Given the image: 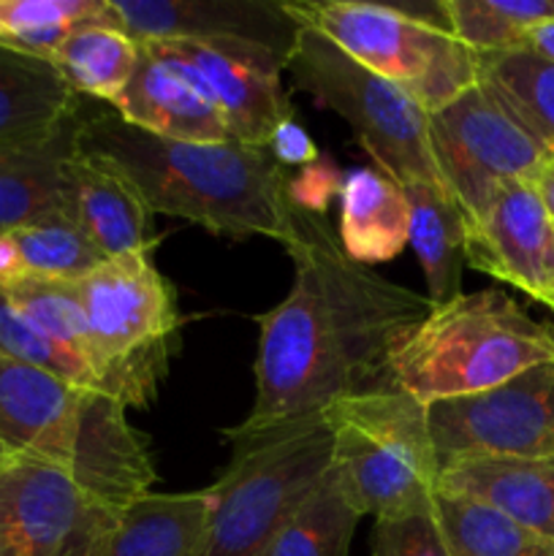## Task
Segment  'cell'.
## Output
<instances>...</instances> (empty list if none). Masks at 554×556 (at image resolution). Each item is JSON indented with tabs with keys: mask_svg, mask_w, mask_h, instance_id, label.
<instances>
[{
	"mask_svg": "<svg viewBox=\"0 0 554 556\" xmlns=\"http://www.w3.org/2000/svg\"><path fill=\"white\" fill-rule=\"evenodd\" d=\"M282 248L293 286L259 315L255 402L239 427L318 416L337 400L386 389L396 345L429 315V299L345 255L324 215L291 204Z\"/></svg>",
	"mask_w": 554,
	"mask_h": 556,
	"instance_id": "6da1fadb",
	"label": "cell"
},
{
	"mask_svg": "<svg viewBox=\"0 0 554 556\" xmlns=\"http://www.w3.org/2000/svg\"><path fill=\"white\" fill-rule=\"evenodd\" d=\"M79 150L117 168L152 215L179 217L234 239H286L288 179L266 147L163 139L128 125L109 106L87 109Z\"/></svg>",
	"mask_w": 554,
	"mask_h": 556,
	"instance_id": "7a4b0ae2",
	"label": "cell"
},
{
	"mask_svg": "<svg viewBox=\"0 0 554 556\" xmlns=\"http://www.w3.org/2000/svg\"><path fill=\"white\" fill-rule=\"evenodd\" d=\"M554 362V329L498 288L462 293L396 345L386 386L421 405L481 394Z\"/></svg>",
	"mask_w": 554,
	"mask_h": 556,
	"instance_id": "3957f363",
	"label": "cell"
},
{
	"mask_svg": "<svg viewBox=\"0 0 554 556\" xmlns=\"http://www.w3.org/2000/svg\"><path fill=\"white\" fill-rule=\"evenodd\" d=\"M234 456L206 489L210 516L201 556H255L331 472L324 413L264 429H228Z\"/></svg>",
	"mask_w": 554,
	"mask_h": 556,
	"instance_id": "277c9868",
	"label": "cell"
},
{
	"mask_svg": "<svg viewBox=\"0 0 554 556\" xmlns=\"http://www.w3.org/2000/svg\"><path fill=\"white\" fill-rule=\"evenodd\" d=\"M324 416L331 472L358 514L380 521L432 510L440 465L427 405L386 386L337 400Z\"/></svg>",
	"mask_w": 554,
	"mask_h": 556,
	"instance_id": "5b68a950",
	"label": "cell"
},
{
	"mask_svg": "<svg viewBox=\"0 0 554 556\" xmlns=\"http://www.w3.org/2000/svg\"><path fill=\"white\" fill-rule=\"evenodd\" d=\"M299 25L313 27L373 74L402 87L427 114L478 81L476 54L456 41L443 14L367 0H286Z\"/></svg>",
	"mask_w": 554,
	"mask_h": 556,
	"instance_id": "8992f818",
	"label": "cell"
},
{
	"mask_svg": "<svg viewBox=\"0 0 554 556\" xmlns=\"http://www.w3.org/2000/svg\"><path fill=\"white\" fill-rule=\"evenodd\" d=\"M87 318L101 394L144 407L168 372L179 318L174 291L147 253L109 258L74 282Z\"/></svg>",
	"mask_w": 554,
	"mask_h": 556,
	"instance_id": "52a82bcc",
	"label": "cell"
},
{
	"mask_svg": "<svg viewBox=\"0 0 554 556\" xmlns=\"http://www.w3.org/2000/svg\"><path fill=\"white\" fill-rule=\"evenodd\" d=\"M288 71L299 90L351 125L375 168L400 185L427 182L449 193L429 144V114L402 87L358 65L329 38L304 25Z\"/></svg>",
	"mask_w": 554,
	"mask_h": 556,
	"instance_id": "ba28073f",
	"label": "cell"
},
{
	"mask_svg": "<svg viewBox=\"0 0 554 556\" xmlns=\"http://www.w3.org/2000/svg\"><path fill=\"white\" fill-rule=\"evenodd\" d=\"M429 144L467 223L481 217L503 185H532L554 157L481 81L429 114Z\"/></svg>",
	"mask_w": 554,
	"mask_h": 556,
	"instance_id": "9c48e42d",
	"label": "cell"
},
{
	"mask_svg": "<svg viewBox=\"0 0 554 556\" xmlns=\"http://www.w3.org/2000/svg\"><path fill=\"white\" fill-rule=\"evenodd\" d=\"M440 470L462 462L554 456V362L481 394L427 405Z\"/></svg>",
	"mask_w": 554,
	"mask_h": 556,
	"instance_id": "30bf717a",
	"label": "cell"
},
{
	"mask_svg": "<svg viewBox=\"0 0 554 556\" xmlns=\"http://www.w3.org/2000/svg\"><path fill=\"white\" fill-rule=\"evenodd\" d=\"M114 519L85 503L63 467L11 456L0 470V556H85Z\"/></svg>",
	"mask_w": 554,
	"mask_h": 556,
	"instance_id": "8fae6325",
	"label": "cell"
},
{
	"mask_svg": "<svg viewBox=\"0 0 554 556\" xmlns=\"http://www.w3.org/2000/svg\"><path fill=\"white\" fill-rule=\"evenodd\" d=\"M112 9L136 43H244L272 52L286 68L302 30L286 0H112Z\"/></svg>",
	"mask_w": 554,
	"mask_h": 556,
	"instance_id": "7c38bea8",
	"label": "cell"
},
{
	"mask_svg": "<svg viewBox=\"0 0 554 556\" xmlns=\"http://www.w3.org/2000/svg\"><path fill=\"white\" fill-rule=\"evenodd\" d=\"M147 47L182 60L206 81L231 141L266 147L277 123L293 114L280 79L286 63L272 52L244 43L201 41H150Z\"/></svg>",
	"mask_w": 554,
	"mask_h": 556,
	"instance_id": "4fadbf2b",
	"label": "cell"
},
{
	"mask_svg": "<svg viewBox=\"0 0 554 556\" xmlns=\"http://www.w3.org/2000/svg\"><path fill=\"white\" fill-rule=\"evenodd\" d=\"M465 258L554 307V223L530 182L503 185L481 217L467 223Z\"/></svg>",
	"mask_w": 554,
	"mask_h": 556,
	"instance_id": "5bb4252c",
	"label": "cell"
},
{
	"mask_svg": "<svg viewBox=\"0 0 554 556\" xmlns=\"http://www.w3.org/2000/svg\"><path fill=\"white\" fill-rule=\"evenodd\" d=\"M125 410L128 407L114 396H81L68 462V476L85 503L112 516L150 497L158 478L150 445Z\"/></svg>",
	"mask_w": 554,
	"mask_h": 556,
	"instance_id": "9a60e30c",
	"label": "cell"
},
{
	"mask_svg": "<svg viewBox=\"0 0 554 556\" xmlns=\"http://www.w3.org/2000/svg\"><path fill=\"white\" fill-rule=\"evenodd\" d=\"M65 380L0 353V445L68 470L81 396Z\"/></svg>",
	"mask_w": 554,
	"mask_h": 556,
	"instance_id": "2e32d148",
	"label": "cell"
},
{
	"mask_svg": "<svg viewBox=\"0 0 554 556\" xmlns=\"http://www.w3.org/2000/svg\"><path fill=\"white\" fill-rule=\"evenodd\" d=\"M65 212L106 258L152 250V212L134 185L79 147L65 166Z\"/></svg>",
	"mask_w": 554,
	"mask_h": 556,
	"instance_id": "e0dca14e",
	"label": "cell"
},
{
	"mask_svg": "<svg viewBox=\"0 0 554 556\" xmlns=\"http://www.w3.org/2000/svg\"><path fill=\"white\" fill-rule=\"evenodd\" d=\"M87 103L49 136L0 144V233L65 212V166L79 147Z\"/></svg>",
	"mask_w": 554,
	"mask_h": 556,
	"instance_id": "ac0fdd59",
	"label": "cell"
},
{
	"mask_svg": "<svg viewBox=\"0 0 554 556\" xmlns=\"http://www.w3.org/2000/svg\"><path fill=\"white\" fill-rule=\"evenodd\" d=\"M114 112L128 125L174 141L221 144L231 141L226 119L177 71L166 68L139 47V63L128 87L114 103Z\"/></svg>",
	"mask_w": 554,
	"mask_h": 556,
	"instance_id": "d6986e66",
	"label": "cell"
},
{
	"mask_svg": "<svg viewBox=\"0 0 554 556\" xmlns=\"http://www.w3.org/2000/svg\"><path fill=\"white\" fill-rule=\"evenodd\" d=\"M438 489L481 500L554 543V456L462 462L440 470Z\"/></svg>",
	"mask_w": 554,
	"mask_h": 556,
	"instance_id": "ffe728a7",
	"label": "cell"
},
{
	"mask_svg": "<svg viewBox=\"0 0 554 556\" xmlns=\"http://www.w3.org/2000/svg\"><path fill=\"white\" fill-rule=\"evenodd\" d=\"M210 500L196 494H150L119 514L85 556H201Z\"/></svg>",
	"mask_w": 554,
	"mask_h": 556,
	"instance_id": "44dd1931",
	"label": "cell"
},
{
	"mask_svg": "<svg viewBox=\"0 0 554 556\" xmlns=\"http://www.w3.org/2000/svg\"><path fill=\"white\" fill-rule=\"evenodd\" d=\"M340 244L356 264H383L411 244V206L400 182L380 168H353L342 177Z\"/></svg>",
	"mask_w": 554,
	"mask_h": 556,
	"instance_id": "7402d4cb",
	"label": "cell"
},
{
	"mask_svg": "<svg viewBox=\"0 0 554 556\" xmlns=\"http://www.w3.org/2000/svg\"><path fill=\"white\" fill-rule=\"evenodd\" d=\"M81 98L49 60L0 47V144L49 136Z\"/></svg>",
	"mask_w": 554,
	"mask_h": 556,
	"instance_id": "603a6c76",
	"label": "cell"
},
{
	"mask_svg": "<svg viewBox=\"0 0 554 556\" xmlns=\"http://www.w3.org/2000/svg\"><path fill=\"white\" fill-rule=\"evenodd\" d=\"M411 206V248L427 280L429 307H443L462 296V266L467 220L454 195L427 182L402 185Z\"/></svg>",
	"mask_w": 554,
	"mask_h": 556,
	"instance_id": "cb8c5ba5",
	"label": "cell"
},
{
	"mask_svg": "<svg viewBox=\"0 0 554 556\" xmlns=\"http://www.w3.org/2000/svg\"><path fill=\"white\" fill-rule=\"evenodd\" d=\"M139 63V43L112 20H90L76 25L52 58L54 68L85 98L114 106Z\"/></svg>",
	"mask_w": 554,
	"mask_h": 556,
	"instance_id": "d4e9b609",
	"label": "cell"
},
{
	"mask_svg": "<svg viewBox=\"0 0 554 556\" xmlns=\"http://www.w3.org/2000/svg\"><path fill=\"white\" fill-rule=\"evenodd\" d=\"M478 81L554 155V60L530 47L476 54Z\"/></svg>",
	"mask_w": 554,
	"mask_h": 556,
	"instance_id": "484cf974",
	"label": "cell"
},
{
	"mask_svg": "<svg viewBox=\"0 0 554 556\" xmlns=\"http://www.w3.org/2000/svg\"><path fill=\"white\" fill-rule=\"evenodd\" d=\"M432 514L451 556H554V543L481 500L438 489Z\"/></svg>",
	"mask_w": 554,
	"mask_h": 556,
	"instance_id": "4316f807",
	"label": "cell"
},
{
	"mask_svg": "<svg viewBox=\"0 0 554 556\" xmlns=\"http://www.w3.org/2000/svg\"><path fill=\"white\" fill-rule=\"evenodd\" d=\"M358 514L342 494L335 472L318 492L264 543L255 556H348Z\"/></svg>",
	"mask_w": 554,
	"mask_h": 556,
	"instance_id": "83f0119b",
	"label": "cell"
},
{
	"mask_svg": "<svg viewBox=\"0 0 554 556\" xmlns=\"http://www.w3.org/2000/svg\"><path fill=\"white\" fill-rule=\"evenodd\" d=\"M440 14L473 54L505 52L525 47L532 27L554 20V0H440Z\"/></svg>",
	"mask_w": 554,
	"mask_h": 556,
	"instance_id": "f1b7e54d",
	"label": "cell"
},
{
	"mask_svg": "<svg viewBox=\"0 0 554 556\" xmlns=\"http://www.w3.org/2000/svg\"><path fill=\"white\" fill-rule=\"evenodd\" d=\"M112 16V0H0V47L52 63L76 25Z\"/></svg>",
	"mask_w": 554,
	"mask_h": 556,
	"instance_id": "f546056e",
	"label": "cell"
},
{
	"mask_svg": "<svg viewBox=\"0 0 554 556\" xmlns=\"http://www.w3.org/2000/svg\"><path fill=\"white\" fill-rule=\"evenodd\" d=\"M25 275L43 280L76 282L109 261L85 228L68 215H52L11 231Z\"/></svg>",
	"mask_w": 554,
	"mask_h": 556,
	"instance_id": "4dcf8cb0",
	"label": "cell"
},
{
	"mask_svg": "<svg viewBox=\"0 0 554 556\" xmlns=\"http://www.w3.org/2000/svg\"><path fill=\"white\" fill-rule=\"evenodd\" d=\"M14 307L25 315L30 324H36L43 334L71 356L81 358L92 367V345L90 331H87L85 309H81L79 293L74 282L43 280V277H20L3 288ZM96 369V367H92Z\"/></svg>",
	"mask_w": 554,
	"mask_h": 556,
	"instance_id": "1f68e13d",
	"label": "cell"
},
{
	"mask_svg": "<svg viewBox=\"0 0 554 556\" xmlns=\"http://www.w3.org/2000/svg\"><path fill=\"white\" fill-rule=\"evenodd\" d=\"M0 353L22 364H30V367L43 369V372L54 375V378L65 380V383H71L79 391H87V394H101L96 369L87 362H81V358L71 356L58 342L49 340L36 324H30L14 307V302H11L3 288H0Z\"/></svg>",
	"mask_w": 554,
	"mask_h": 556,
	"instance_id": "d6a6232c",
	"label": "cell"
},
{
	"mask_svg": "<svg viewBox=\"0 0 554 556\" xmlns=\"http://www.w3.org/2000/svg\"><path fill=\"white\" fill-rule=\"evenodd\" d=\"M373 556H451L432 510L375 521Z\"/></svg>",
	"mask_w": 554,
	"mask_h": 556,
	"instance_id": "836d02e7",
	"label": "cell"
},
{
	"mask_svg": "<svg viewBox=\"0 0 554 556\" xmlns=\"http://www.w3.org/2000/svg\"><path fill=\"white\" fill-rule=\"evenodd\" d=\"M342 190V174L340 168L335 166L326 157H318L315 163L304 166L299 172L297 179H288V201L293 206L304 212H313V215H324L329 210L331 199L340 195Z\"/></svg>",
	"mask_w": 554,
	"mask_h": 556,
	"instance_id": "e575fe53",
	"label": "cell"
},
{
	"mask_svg": "<svg viewBox=\"0 0 554 556\" xmlns=\"http://www.w3.org/2000/svg\"><path fill=\"white\" fill-rule=\"evenodd\" d=\"M266 150L275 157L280 166H310L320 157L318 147L310 139V134L304 130V125L297 117H286L282 123H277V128L272 130L269 141H266Z\"/></svg>",
	"mask_w": 554,
	"mask_h": 556,
	"instance_id": "d590c367",
	"label": "cell"
},
{
	"mask_svg": "<svg viewBox=\"0 0 554 556\" xmlns=\"http://www.w3.org/2000/svg\"><path fill=\"white\" fill-rule=\"evenodd\" d=\"M20 277H25V266H22L14 237L11 233H0V288H9Z\"/></svg>",
	"mask_w": 554,
	"mask_h": 556,
	"instance_id": "8d00e7d4",
	"label": "cell"
},
{
	"mask_svg": "<svg viewBox=\"0 0 554 556\" xmlns=\"http://www.w3.org/2000/svg\"><path fill=\"white\" fill-rule=\"evenodd\" d=\"M525 47H530L532 52L543 54V58L554 60V20L543 22V25L532 27L525 38Z\"/></svg>",
	"mask_w": 554,
	"mask_h": 556,
	"instance_id": "74e56055",
	"label": "cell"
},
{
	"mask_svg": "<svg viewBox=\"0 0 554 556\" xmlns=\"http://www.w3.org/2000/svg\"><path fill=\"white\" fill-rule=\"evenodd\" d=\"M532 188H536V193H538V199H541L543 210H546V215L552 217V223H554V157L546 163V166L541 168V174L536 177Z\"/></svg>",
	"mask_w": 554,
	"mask_h": 556,
	"instance_id": "f35d334b",
	"label": "cell"
},
{
	"mask_svg": "<svg viewBox=\"0 0 554 556\" xmlns=\"http://www.w3.org/2000/svg\"><path fill=\"white\" fill-rule=\"evenodd\" d=\"M9 459H11V454L3 448V445H0V470H3V467L9 465Z\"/></svg>",
	"mask_w": 554,
	"mask_h": 556,
	"instance_id": "ab89813d",
	"label": "cell"
},
{
	"mask_svg": "<svg viewBox=\"0 0 554 556\" xmlns=\"http://www.w3.org/2000/svg\"><path fill=\"white\" fill-rule=\"evenodd\" d=\"M552 309H554V307H552Z\"/></svg>",
	"mask_w": 554,
	"mask_h": 556,
	"instance_id": "60d3db41",
	"label": "cell"
}]
</instances>
